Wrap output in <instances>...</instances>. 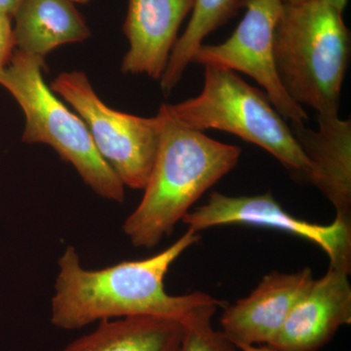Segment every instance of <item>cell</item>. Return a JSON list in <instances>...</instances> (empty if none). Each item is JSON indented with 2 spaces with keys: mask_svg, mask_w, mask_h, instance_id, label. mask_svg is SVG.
Instances as JSON below:
<instances>
[{
  "mask_svg": "<svg viewBox=\"0 0 351 351\" xmlns=\"http://www.w3.org/2000/svg\"><path fill=\"white\" fill-rule=\"evenodd\" d=\"M200 239L199 232L188 228L177 241L156 255L101 269H85L75 247H66L58 261L51 322L68 331L101 320L130 316L182 322L198 307L219 302L199 291L182 295L166 292L164 279L171 265Z\"/></svg>",
  "mask_w": 351,
  "mask_h": 351,
  "instance_id": "cell-1",
  "label": "cell"
},
{
  "mask_svg": "<svg viewBox=\"0 0 351 351\" xmlns=\"http://www.w3.org/2000/svg\"><path fill=\"white\" fill-rule=\"evenodd\" d=\"M160 140L144 196L122 230L131 243L154 248L191 211L201 196L239 162L241 149L180 123L163 104Z\"/></svg>",
  "mask_w": 351,
  "mask_h": 351,
  "instance_id": "cell-2",
  "label": "cell"
},
{
  "mask_svg": "<svg viewBox=\"0 0 351 351\" xmlns=\"http://www.w3.org/2000/svg\"><path fill=\"white\" fill-rule=\"evenodd\" d=\"M343 12L319 1L283 4L274 32V64L293 101L317 114H339L350 64Z\"/></svg>",
  "mask_w": 351,
  "mask_h": 351,
  "instance_id": "cell-3",
  "label": "cell"
},
{
  "mask_svg": "<svg viewBox=\"0 0 351 351\" xmlns=\"http://www.w3.org/2000/svg\"><path fill=\"white\" fill-rule=\"evenodd\" d=\"M204 84L195 98L168 105L173 117L193 130L228 132L271 154L295 177L306 180L309 164L291 126L265 91L235 71L204 66Z\"/></svg>",
  "mask_w": 351,
  "mask_h": 351,
  "instance_id": "cell-4",
  "label": "cell"
},
{
  "mask_svg": "<svg viewBox=\"0 0 351 351\" xmlns=\"http://www.w3.org/2000/svg\"><path fill=\"white\" fill-rule=\"evenodd\" d=\"M43 60L17 50L0 73V85L10 92L25 113L23 141L49 145L97 195L123 202V182L99 154L86 124L44 82Z\"/></svg>",
  "mask_w": 351,
  "mask_h": 351,
  "instance_id": "cell-5",
  "label": "cell"
},
{
  "mask_svg": "<svg viewBox=\"0 0 351 351\" xmlns=\"http://www.w3.org/2000/svg\"><path fill=\"white\" fill-rule=\"evenodd\" d=\"M85 122L99 154L124 186L144 189L160 140V120L140 117L108 107L82 71L63 73L51 85Z\"/></svg>",
  "mask_w": 351,
  "mask_h": 351,
  "instance_id": "cell-6",
  "label": "cell"
},
{
  "mask_svg": "<svg viewBox=\"0 0 351 351\" xmlns=\"http://www.w3.org/2000/svg\"><path fill=\"white\" fill-rule=\"evenodd\" d=\"M245 14L237 29L223 43L202 46L191 63L240 71L250 76L269 97L277 112L292 124H306L302 106L289 97L274 64V32L283 8L282 0H244Z\"/></svg>",
  "mask_w": 351,
  "mask_h": 351,
  "instance_id": "cell-7",
  "label": "cell"
},
{
  "mask_svg": "<svg viewBox=\"0 0 351 351\" xmlns=\"http://www.w3.org/2000/svg\"><path fill=\"white\" fill-rule=\"evenodd\" d=\"M182 221L196 232L234 223L282 230L318 245L329 257L330 267L350 274L351 226L337 219L331 225L322 226L295 218L270 191L251 196L212 191L207 202L189 211Z\"/></svg>",
  "mask_w": 351,
  "mask_h": 351,
  "instance_id": "cell-8",
  "label": "cell"
},
{
  "mask_svg": "<svg viewBox=\"0 0 351 351\" xmlns=\"http://www.w3.org/2000/svg\"><path fill=\"white\" fill-rule=\"evenodd\" d=\"M313 281L309 267L290 274L270 272L250 295L223 306L221 331L235 345H269Z\"/></svg>",
  "mask_w": 351,
  "mask_h": 351,
  "instance_id": "cell-9",
  "label": "cell"
},
{
  "mask_svg": "<svg viewBox=\"0 0 351 351\" xmlns=\"http://www.w3.org/2000/svg\"><path fill=\"white\" fill-rule=\"evenodd\" d=\"M348 276L329 267L325 276L314 279L267 346L280 351H318L328 345L339 328L351 323Z\"/></svg>",
  "mask_w": 351,
  "mask_h": 351,
  "instance_id": "cell-10",
  "label": "cell"
},
{
  "mask_svg": "<svg viewBox=\"0 0 351 351\" xmlns=\"http://www.w3.org/2000/svg\"><path fill=\"white\" fill-rule=\"evenodd\" d=\"M318 129H291L309 164L306 181L334 206L336 219L351 226V119L317 114Z\"/></svg>",
  "mask_w": 351,
  "mask_h": 351,
  "instance_id": "cell-11",
  "label": "cell"
},
{
  "mask_svg": "<svg viewBox=\"0 0 351 351\" xmlns=\"http://www.w3.org/2000/svg\"><path fill=\"white\" fill-rule=\"evenodd\" d=\"M193 1L129 0L123 31L130 48L122 62V71L160 80Z\"/></svg>",
  "mask_w": 351,
  "mask_h": 351,
  "instance_id": "cell-12",
  "label": "cell"
},
{
  "mask_svg": "<svg viewBox=\"0 0 351 351\" xmlns=\"http://www.w3.org/2000/svg\"><path fill=\"white\" fill-rule=\"evenodd\" d=\"M13 19L18 50L45 57L63 44L80 43L90 29L71 0H24Z\"/></svg>",
  "mask_w": 351,
  "mask_h": 351,
  "instance_id": "cell-13",
  "label": "cell"
},
{
  "mask_svg": "<svg viewBox=\"0 0 351 351\" xmlns=\"http://www.w3.org/2000/svg\"><path fill=\"white\" fill-rule=\"evenodd\" d=\"M182 334V323L167 318H114L54 351H177Z\"/></svg>",
  "mask_w": 351,
  "mask_h": 351,
  "instance_id": "cell-14",
  "label": "cell"
},
{
  "mask_svg": "<svg viewBox=\"0 0 351 351\" xmlns=\"http://www.w3.org/2000/svg\"><path fill=\"white\" fill-rule=\"evenodd\" d=\"M244 0H195L191 17L181 38L176 41L169 61L160 78L161 89L169 94L182 80L196 51L208 36L232 19Z\"/></svg>",
  "mask_w": 351,
  "mask_h": 351,
  "instance_id": "cell-15",
  "label": "cell"
},
{
  "mask_svg": "<svg viewBox=\"0 0 351 351\" xmlns=\"http://www.w3.org/2000/svg\"><path fill=\"white\" fill-rule=\"evenodd\" d=\"M219 301L198 307L182 321L184 334L177 351H241L221 330H215L212 318L219 306Z\"/></svg>",
  "mask_w": 351,
  "mask_h": 351,
  "instance_id": "cell-16",
  "label": "cell"
},
{
  "mask_svg": "<svg viewBox=\"0 0 351 351\" xmlns=\"http://www.w3.org/2000/svg\"><path fill=\"white\" fill-rule=\"evenodd\" d=\"M15 47L12 18L0 12V73L10 63Z\"/></svg>",
  "mask_w": 351,
  "mask_h": 351,
  "instance_id": "cell-17",
  "label": "cell"
},
{
  "mask_svg": "<svg viewBox=\"0 0 351 351\" xmlns=\"http://www.w3.org/2000/svg\"><path fill=\"white\" fill-rule=\"evenodd\" d=\"M283 4H295L301 3V2L306 1H319L334 6L335 8L339 9L343 13L346 6H348V0H282Z\"/></svg>",
  "mask_w": 351,
  "mask_h": 351,
  "instance_id": "cell-18",
  "label": "cell"
},
{
  "mask_svg": "<svg viewBox=\"0 0 351 351\" xmlns=\"http://www.w3.org/2000/svg\"><path fill=\"white\" fill-rule=\"evenodd\" d=\"M24 0H0V12L12 18Z\"/></svg>",
  "mask_w": 351,
  "mask_h": 351,
  "instance_id": "cell-19",
  "label": "cell"
},
{
  "mask_svg": "<svg viewBox=\"0 0 351 351\" xmlns=\"http://www.w3.org/2000/svg\"><path fill=\"white\" fill-rule=\"evenodd\" d=\"M241 351H280L274 350V348H270L267 345L263 346H255V345H244V343H239L237 345Z\"/></svg>",
  "mask_w": 351,
  "mask_h": 351,
  "instance_id": "cell-20",
  "label": "cell"
},
{
  "mask_svg": "<svg viewBox=\"0 0 351 351\" xmlns=\"http://www.w3.org/2000/svg\"><path fill=\"white\" fill-rule=\"evenodd\" d=\"M71 1L75 2V3H87L90 0H71Z\"/></svg>",
  "mask_w": 351,
  "mask_h": 351,
  "instance_id": "cell-21",
  "label": "cell"
}]
</instances>
